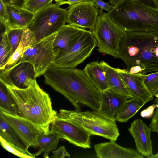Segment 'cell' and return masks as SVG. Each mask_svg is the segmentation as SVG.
Wrapping results in <instances>:
<instances>
[{"label":"cell","mask_w":158,"mask_h":158,"mask_svg":"<svg viewBox=\"0 0 158 158\" xmlns=\"http://www.w3.org/2000/svg\"><path fill=\"white\" fill-rule=\"evenodd\" d=\"M45 83L65 97L80 111L83 106L99 108L101 92L90 81L83 70L58 67L53 63L44 75Z\"/></svg>","instance_id":"1"},{"label":"cell","mask_w":158,"mask_h":158,"mask_svg":"<svg viewBox=\"0 0 158 158\" xmlns=\"http://www.w3.org/2000/svg\"><path fill=\"white\" fill-rule=\"evenodd\" d=\"M6 87L16 105L17 115L30 121L44 133H49L57 112L53 109L49 94L41 88L36 80L25 89Z\"/></svg>","instance_id":"2"},{"label":"cell","mask_w":158,"mask_h":158,"mask_svg":"<svg viewBox=\"0 0 158 158\" xmlns=\"http://www.w3.org/2000/svg\"><path fill=\"white\" fill-rule=\"evenodd\" d=\"M119 58L128 71L139 66L144 74L158 71V30L126 32L120 44Z\"/></svg>","instance_id":"3"},{"label":"cell","mask_w":158,"mask_h":158,"mask_svg":"<svg viewBox=\"0 0 158 158\" xmlns=\"http://www.w3.org/2000/svg\"><path fill=\"white\" fill-rule=\"evenodd\" d=\"M107 13L112 21L126 32L158 30V8L136 0H123Z\"/></svg>","instance_id":"4"},{"label":"cell","mask_w":158,"mask_h":158,"mask_svg":"<svg viewBox=\"0 0 158 158\" xmlns=\"http://www.w3.org/2000/svg\"><path fill=\"white\" fill-rule=\"evenodd\" d=\"M57 115L74 122L91 135L115 141L120 135L116 121L106 117L96 110L81 111L60 109Z\"/></svg>","instance_id":"5"},{"label":"cell","mask_w":158,"mask_h":158,"mask_svg":"<svg viewBox=\"0 0 158 158\" xmlns=\"http://www.w3.org/2000/svg\"><path fill=\"white\" fill-rule=\"evenodd\" d=\"M52 3L35 14L28 28L33 34L30 45L57 32L67 23V10Z\"/></svg>","instance_id":"6"},{"label":"cell","mask_w":158,"mask_h":158,"mask_svg":"<svg viewBox=\"0 0 158 158\" xmlns=\"http://www.w3.org/2000/svg\"><path fill=\"white\" fill-rule=\"evenodd\" d=\"M99 52L119 58V46L126 32L124 29L113 22L107 13L98 15L92 30Z\"/></svg>","instance_id":"7"},{"label":"cell","mask_w":158,"mask_h":158,"mask_svg":"<svg viewBox=\"0 0 158 158\" xmlns=\"http://www.w3.org/2000/svg\"><path fill=\"white\" fill-rule=\"evenodd\" d=\"M57 34L55 33L29 46L18 62L31 63L36 78L44 75L48 67L53 63L55 59L53 43Z\"/></svg>","instance_id":"8"},{"label":"cell","mask_w":158,"mask_h":158,"mask_svg":"<svg viewBox=\"0 0 158 158\" xmlns=\"http://www.w3.org/2000/svg\"><path fill=\"white\" fill-rule=\"evenodd\" d=\"M96 46L92 31L89 30L69 51L56 58L53 63L59 67L75 68L91 55Z\"/></svg>","instance_id":"9"},{"label":"cell","mask_w":158,"mask_h":158,"mask_svg":"<svg viewBox=\"0 0 158 158\" xmlns=\"http://www.w3.org/2000/svg\"><path fill=\"white\" fill-rule=\"evenodd\" d=\"M50 132L58 134L61 138L76 146L91 148V134L71 120L57 115L51 123Z\"/></svg>","instance_id":"10"},{"label":"cell","mask_w":158,"mask_h":158,"mask_svg":"<svg viewBox=\"0 0 158 158\" xmlns=\"http://www.w3.org/2000/svg\"><path fill=\"white\" fill-rule=\"evenodd\" d=\"M0 70V81L8 87L26 89L36 80L33 65L28 62H18L10 69Z\"/></svg>","instance_id":"11"},{"label":"cell","mask_w":158,"mask_h":158,"mask_svg":"<svg viewBox=\"0 0 158 158\" xmlns=\"http://www.w3.org/2000/svg\"><path fill=\"white\" fill-rule=\"evenodd\" d=\"M67 10L68 24L92 31L94 28L98 12L94 2H80L69 5Z\"/></svg>","instance_id":"12"},{"label":"cell","mask_w":158,"mask_h":158,"mask_svg":"<svg viewBox=\"0 0 158 158\" xmlns=\"http://www.w3.org/2000/svg\"><path fill=\"white\" fill-rule=\"evenodd\" d=\"M4 118L17 134L28 149L30 146L36 147V141L43 133L27 119L18 115H13L0 110Z\"/></svg>","instance_id":"13"},{"label":"cell","mask_w":158,"mask_h":158,"mask_svg":"<svg viewBox=\"0 0 158 158\" xmlns=\"http://www.w3.org/2000/svg\"><path fill=\"white\" fill-rule=\"evenodd\" d=\"M127 89L133 98L145 104L152 101L154 96L146 86L144 79L146 74H131L125 69L116 68Z\"/></svg>","instance_id":"14"},{"label":"cell","mask_w":158,"mask_h":158,"mask_svg":"<svg viewBox=\"0 0 158 158\" xmlns=\"http://www.w3.org/2000/svg\"><path fill=\"white\" fill-rule=\"evenodd\" d=\"M89 30L69 24L57 32L53 43L55 59L69 51Z\"/></svg>","instance_id":"15"},{"label":"cell","mask_w":158,"mask_h":158,"mask_svg":"<svg viewBox=\"0 0 158 158\" xmlns=\"http://www.w3.org/2000/svg\"><path fill=\"white\" fill-rule=\"evenodd\" d=\"M128 130L135 141L137 150L144 156L151 158L153 154L149 127L141 119H137L131 123Z\"/></svg>","instance_id":"16"},{"label":"cell","mask_w":158,"mask_h":158,"mask_svg":"<svg viewBox=\"0 0 158 158\" xmlns=\"http://www.w3.org/2000/svg\"><path fill=\"white\" fill-rule=\"evenodd\" d=\"M127 99L110 88L101 92L99 113L109 119H116Z\"/></svg>","instance_id":"17"},{"label":"cell","mask_w":158,"mask_h":158,"mask_svg":"<svg viewBox=\"0 0 158 158\" xmlns=\"http://www.w3.org/2000/svg\"><path fill=\"white\" fill-rule=\"evenodd\" d=\"M114 140L94 145L97 157L99 158H143L137 150L121 146Z\"/></svg>","instance_id":"18"},{"label":"cell","mask_w":158,"mask_h":158,"mask_svg":"<svg viewBox=\"0 0 158 158\" xmlns=\"http://www.w3.org/2000/svg\"><path fill=\"white\" fill-rule=\"evenodd\" d=\"M8 22L5 29H25L31 23L35 14L23 7L7 6Z\"/></svg>","instance_id":"19"},{"label":"cell","mask_w":158,"mask_h":158,"mask_svg":"<svg viewBox=\"0 0 158 158\" xmlns=\"http://www.w3.org/2000/svg\"><path fill=\"white\" fill-rule=\"evenodd\" d=\"M83 70L90 81L101 92L109 88L102 61L89 63Z\"/></svg>","instance_id":"20"},{"label":"cell","mask_w":158,"mask_h":158,"mask_svg":"<svg viewBox=\"0 0 158 158\" xmlns=\"http://www.w3.org/2000/svg\"><path fill=\"white\" fill-rule=\"evenodd\" d=\"M102 62L109 88L127 99L132 98L116 68L104 61Z\"/></svg>","instance_id":"21"},{"label":"cell","mask_w":158,"mask_h":158,"mask_svg":"<svg viewBox=\"0 0 158 158\" xmlns=\"http://www.w3.org/2000/svg\"><path fill=\"white\" fill-rule=\"evenodd\" d=\"M60 138L59 135L55 132H50L46 134H41L36 141L35 147H39V148L35 153L36 156L43 152L44 158H49L50 152L57 149Z\"/></svg>","instance_id":"22"},{"label":"cell","mask_w":158,"mask_h":158,"mask_svg":"<svg viewBox=\"0 0 158 158\" xmlns=\"http://www.w3.org/2000/svg\"><path fill=\"white\" fill-rule=\"evenodd\" d=\"M0 136L11 144L24 151L28 149L12 127L0 113Z\"/></svg>","instance_id":"23"},{"label":"cell","mask_w":158,"mask_h":158,"mask_svg":"<svg viewBox=\"0 0 158 158\" xmlns=\"http://www.w3.org/2000/svg\"><path fill=\"white\" fill-rule=\"evenodd\" d=\"M32 39L31 31L28 28L24 29L19 45L2 69H10L19 61L25 50L30 45Z\"/></svg>","instance_id":"24"},{"label":"cell","mask_w":158,"mask_h":158,"mask_svg":"<svg viewBox=\"0 0 158 158\" xmlns=\"http://www.w3.org/2000/svg\"><path fill=\"white\" fill-rule=\"evenodd\" d=\"M144 105L143 104L133 98L127 100L119 113L116 121L121 123L127 122Z\"/></svg>","instance_id":"25"},{"label":"cell","mask_w":158,"mask_h":158,"mask_svg":"<svg viewBox=\"0 0 158 158\" xmlns=\"http://www.w3.org/2000/svg\"><path fill=\"white\" fill-rule=\"evenodd\" d=\"M0 110L13 115H17L16 105L6 86L0 82Z\"/></svg>","instance_id":"26"},{"label":"cell","mask_w":158,"mask_h":158,"mask_svg":"<svg viewBox=\"0 0 158 158\" xmlns=\"http://www.w3.org/2000/svg\"><path fill=\"white\" fill-rule=\"evenodd\" d=\"M0 45V70L3 69L10 58L11 48L6 31L2 33Z\"/></svg>","instance_id":"27"},{"label":"cell","mask_w":158,"mask_h":158,"mask_svg":"<svg viewBox=\"0 0 158 158\" xmlns=\"http://www.w3.org/2000/svg\"><path fill=\"white\" fill-rule=\"evenodd\" d=\"M24 29H5L11 48L10 58L20 43Z\"/></svg>","instance_id":"28"},{"label":"cell","mask_w":158,"mask_h":158,"mask_svg":"<svg viewBox=\"0 0 158 158\" xmlns=\"http://www.w3.org/2000/svg\"><path fill=\"white\" fill-rule=\"evenodd\" d=\"M54 0H26L22 7L35 14L52 4Z\"/></svg>","instance_id":"29"},{"label":"cell","mask_w":158,"mask_h":158,"mask_svg":"<svg viewBox=\"0 0 158 158\" xmlns=\"http://www.w3.org/2000/svg\"><path fill=\"white\" fill-rule=\"evenodd\" d=\"M1 145L9 152L18 156L23 158H34L36 157L35 154H33L29 152L23 150L11 144L6 141L0 136Z\"/></svg>","instance_id":"30"},{"label":"cell","mask_w":158,"mask_h":158,"mask_svg":"<svg viewBox=\"0 0 158 158\" xmlns=\"http://www.w3.org/2000/svg\"><path fill=\"white\" fill-rule=\"evenodd\" d=\"M144 81L147 88L152 94L158 88V71L146 74Z\"/></svg>","instance_id":"31"},{"label":"cell","mask_w":158,"mask_h":158,"mask_svg":"<svg viewBox=\"0 0 158 158\" xmlns=\"http://www.w3.org/2000/svg\"><path fill=\"white\" fill-rule=\"evenodd\" d=\"M94 6L98 11V15L103 13V10H105L110 12L112 10L113 6L110 5V3L105 2L102 0H93Z\"/></svg>","instance_id":"32"},{"label":"cell","mask_w":158,"mask_h":158,"mask_svg":"<svg viewBox=\"0 0 158 158\" xmlns=\"http://www.w3.org/2000/svg\"><path fill=\"white\" fill-rule=\"evenodd\" d=\"M9 20V15L7 6L0 0V21L1 24L5 27Z\"/></svg>","instance_id":"33"},{"label":"cell","mask_w":158,"mask_h":158,"mask_svg":"<svg viewBox=\"0 0 158 158\" xmlns=\"http://www.w3.org/2000/svg\"><path fill=\"white\" fill-rule=\"evenodd\" d=\"M153 103L158 104V97H156ZM152 132L158 133V107L156 108L149 125Z\"/></svg>","instance_id":"34"},{"label":"cell","mask_w":158,"mask_h":158,"mask_svg":"<svg viewBox=\"0 0 158 158\" xmlns=\"http://www.w3.org/2000/svg\"><path fill=\"white\" fill-rule=\"evenodd\" d=\"M52 157L54 158H64L67 156L69 158L70 155L67 151L64 146H60L58 149L52 151Z\"/></svg>","instance_id":"35"},{"label":"cell","mask_w":158,"mask_h":158,"mask_svg":"<svg viewBox=\"0 0 158 158\" xmlns=\"http://www.w3.org/2000/svg\"><path fill=\"white\" fill-rule=\"evenodd\" d=\"M158 107V104L154 103L147 108L143 110L140 113V116L144 118H149L154 114L155 108Z\"/></svg>","instance_id":"36"},{"label":"cell","mask_w":158,"mask_h":158,"mask_svg":"<svg viewBox=\"0 0 158 158\" xmlns=\"http://www.w3.org/2000/svg\"><path fill=\"white\" fill-rule=\"evenodd\" d=\"M54 1L55 3L59 6L65 4H68L70 5L80 2H94L93 0H54Z\"/></svg>","instance_id":"37"},{"label":"cell","mask_w":158,"mask_h":158,"mask_svg":"<svg viewBox=\"0 0 158 158\" xmlns=\"http://www.w3.org/2000/svg\"><path fill=\"white\" fill-rule=\"evenodd\" d=\"M7 6H13L22 7L26 0H1Z\"/></svg>","instance_id":"38"},{"label":"cell","mask_w":158,"mask_h":158,"mask_svg":"<svg viewBox=\"0 0 158 158\" xmlns=\"http://www.w3.org/2000/svg\"><path fill=\"white\" fill-rule=\"evenodd\" d=\"M147 6L154 8H158V7L153 0H136Z\"/></svg>","instance_id":"39"},{"label":"cell","mask_w":158,"mask_h":158,"mask_svg":"<svg viewBox=\"0 0 158 158\" xmlns=\"http://www.w3.org/2000/svg\"><path fill=\"white\" fill-rule=\"evenodd\" d=\"M123 0H109V3L113 7L117 6Z\"/></svg>","instance_id":"40"},{"label":"cell","mask_w":158,"mask_h":158,"mask_svg":"<svg viewBox=\"0 0 158 158\" xmlns=\"http://www.w3.org/2000/svg\"><path fill=\"white\" fill-rule=\"evenodd\" d=\"M154 97H158V88L157 89L152 93Z\"/></svg>","instance_id":"41"},{"label":"cell","mask_w":158,"mask_h":158,"mask_svg":"<svg viewBox=\"0 0 158 158\" xmlns=\"http://www.w3.org/2000/svg\"><path fill=\"white\" fill-rule=\"evenodd\" d=\"M152 158H158V152L155 154H153L151 157Z\"/></svg>","instance_id":"42"},{"label":"cell","mask_w":158,"mask_h":158,"mask_svg":"<svg viewBox=\"0 0 158 158\" xmlns=\"http://www.w3.org/2000/svg\"><path fill=\"white\" fill-rule=\"evenodd\" d=\"M158 7V0H153Z\"/></svg>","instance_id":"43"},{"label":"cell","mask_w":158,"mask_h":158,"mask_svg":"<svg viewBox=\"0 0 158 158\" xmlns=\"http://www.w3.org/2000/svg\"></svg>","instance_id":"44"}]
</instances>
